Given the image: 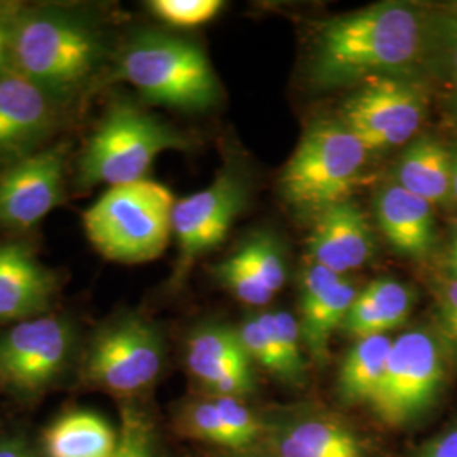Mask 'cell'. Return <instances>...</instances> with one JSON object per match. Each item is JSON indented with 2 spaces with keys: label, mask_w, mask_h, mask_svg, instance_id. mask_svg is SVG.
<instances>
[{
  "label": "cell",
  "mask_w": 457,
  "mask_h": 457,
  "mask_svg": "<svg viewBox=\"0 0 457 457\" xmlns=\"http://www.w3.org/2000/svg\"><path fill=\"white\" fill-rule=\"evenodd\" d=\"M436 12L381 2L320 24L309 62L313 90L358 87L375 77L417 79L430 71Z\"/></svg>",
  "instance_id": "obj_1"
},
{
  "label": "cell",
  "mask_w": 457,
  "mask_h": 457,
  "mask_svg": "<svg viewBox=\"0 0 457 457\" xmlns=\"http://www.w3.org/2000/svg\"><path fill=\"white\" fill-rule=\"evenodd\" d=\"M9 54L11 70L62 105L94 88L112 56L92 17L56 5L19 7Z\"/></svg>",
  "instance_id": "obj_2"
},
{
  "label": "cell",
  "mask_w": 457,
  "mask_h": 457,
  "mask_svg": "<svg viewBox=\"0 0 457 457\" xmlns=\"http://www.w3.org/2000/svg\"><path fill=\"white\" fill-rule=\"evenodd\" d=\"M457 361L434 324L413 327L393 339L383 381L368 407L390 430H410L441 407Z\"/></svg>",
  "instance_id": "obj_3"
},
{
  "label": "cell",
  "mask_w": 457,
  "mask_h": 457,
  "mask_svg": "<svg viewBox=\"0 0 457 457\" xmlns=\"http://www.w3.org/2000/svg\"><path fill=\"white\" fill-rule=\"evenodd\" d=\"M194 141L128 98H117L88 137L77 162L75 188L119 187L145 180L153 162L168 149L185 151Z\"/></svg>",
  "instance_id": "obj_4"
},
{
  "label": "cell",
  "mask_w": 457,
  "mask_h": 457,
  "mask_svg": "<svg viewBox=\"0 0 457 457\" xmlns=\"http://www.w3.org/2000/svg\"><path fill=\"white\" fill-rule=\"evenodd\" d=\"M112 77L170 109L202 112L220 100V85L204 49L177 36H134L117 54Z\"/></svg>",
  "instance_id": "obj_5"
},
{
  "label": "cell",
  "mask_w": 457,
  "mask_h": 457,
  "mask_svg": "<svg viewBox=\"0 0 457 457\" xmlns=\"http://www.w3.org/2000/svg\"><path fill=\"white\" fill-rule=\"evenodd\" d=\"M171 192L153 180L111 187L83 213L88 241L115 262H146L163 254L175 207Z\"/></svg>",
  "instance_id": "obj_6"
},
{
  "label": "cell",
  "mask_w": 457,
  "mask_h": 457,
  "mask_svg": "<svg viewBox=\"0 0 457 457\" xmlns=\"http://www.w3.org/2000/svg\"><path fill=\"white\" fill-rule=\"evenodd\" d=\"M368 149L341 120H317L303 132L279 177L285 202L315 217L328 207L351 200L362 180Z\"/></svg>",
  "instance_id": "obj_7"
},
{
  "label": "cell",
  "mask_w": 457,
  "mask_h": 457,
  "mask_svg": "<svg viewBox=\"0 0 457 457\" xmlns=\"http://www.w3.org/2000/svg\"><path fill=\"white\" fill-rule=\"evenodd\" d=\"M162 328L139 313H124L100 327L83 354V381L131 398L149 390L164 366Z\"/></svg>",
  "instance_id": "obj_8"
},
{
  "label": "cell",
  "mask_w": 457,
  "mask_h": 457,
  "mask_svg": "<svg viewBox=\"0 0 457 457\" xmlns=\"http://www.w3.org/2000/svg\"><path fill=\"white\" fill-rule=\"evenodd\" d=\"M427 112L428 97L422 80L375 77L360 83L344 100L339 120L373 153L415 139Z\"/></svg>",
  "instance_id": "obj_9"
},
{
  "label": "cell",
  "mask_w": 457,
  "mask_h": 457,
  "mask_svg": "<svg viewBox=\"0 0 457 457\" xmlns=\"http://www.w3.org/2000/svg\"><path fill=\"white\" fill-rule=\"evenodd\" d=\"M260 447L273 457H386L368 432L317 403L262 411Z\"/></svg>",
  "instance_id": "obj_10"
},
{
  "label": "cell",
  "mask_w": 457,
  "mask_h": 457,
  "mask_svg": "<svg viewBox=\"0 0 457 457\" xmlns=\"http://www.w3.org/2000/svg\"><path fill=\"white\" fill-rule=\"evenodd\" d=\"M75 347V328L65 315L45 313L0 336V385L22 395L45 390L63 370Z\"/></svg>",
  "instance_id": "obj_11"
},
{
  "label": "cell",
  "mask_w": 457,
  "mask_h": 457,
  "mask_svg": "<svg viewBox=\"0 0 457 457\" xmlns=\"http://www.w3.org/2000/svg\"><path fill=\"white\" fill-rule=\"evenodd\" d=\"M245 190L234 171L220 173L211 187L175 202L171 228L179 243V260L171 277L177 288L200 256L220 245L243 211Z\"/></svg>",
  "instance_id": "obj_12"
},
{
  "label": "cell",
  "mask_w": 457,
  "mask_h": 457,
  "mask_svg": "<svg viewBox=\"0 0 457 457\" xmlns=\"http://www.w3.org/2000/svg\"><path fill=\"white\" fill-rule=\"evenodd\" d=\"M68 149L41 147L0 171V228L26 232L63 200Z\"/></svg>",
  "instance_id": "obj_13"
},
{
  "label": "cell",
  "mask_w": 457,
  "mask_h": 457,
  "mask_svg": "<svg viewBox=\"0 0 457 457\" xmlns=\"http://www.w3.org/2000/svg\"><path fill=\"white\" fill-rule=\"evenodd\" d=\"M63 105L14 70H0V163L22 160L60 126Z\"/></svg>",
  "instance_id": "obj_14"
},
{
  "label": "cell",
  "mask_w": 457,
  "mask_h": 457,
  "mask_svg": "<svg viewBox=\"0 0 457 457\" xmlns=\"http://www.w3.org/2000/svg\"><path fill=\"white\" fill-rule=\"evenodd\" d=\"M185 364L204 395L247 398L256 392L254 362L236 327L204 324L185 344Z\"/></svg>",
  "instance_id": "obj_15"
},
{
  "label": "cell",
  "mask_w": 457,
  "mask_h": 457,
  "mask_svg": "<svg viewBox=\"0 0 457 457\" xmlns=\"http://www.w3.org/2000/svg\"><path fill=\"white\" fill-rule=\"evenodd\" d=\"M177 432L192 441L241 453L262 444V413L245 398L200 395L181 402L175 411Z\"/></svg>",
  "instance_id": "obj_16"
},
{
  "label": "cell",
  "mask_w": 457,
  "mask_h": 457,
  "mask_svg": "<svg viewBox=\"0 0 457 457\" xmlns=\"http://www.w3.org/2000/svg\"><path fill=\"white\" fill-rule=\"evenodd\" d=\"M358 287L313 264L305 270L300 281V334L303 349L315 366H324L328 360V345L336 330H341L347 312L358 296Z\"/></svg>",
  "instance_id": "obj_17"
},
{
  "label": "cell",
  "mask_w": 457,
  "mask_h": 457,
  "mask_svg": "<svg viewBox=\"0 0 457 457\" xmlns=\"http://www.w3.org/2000/svg\"><path fill=\"white\" fill-rule=\"evenodd\" d=\"M60 277L24 241L0 243V324L24 322L51 312Z\"/></svg>",
  "instance_id": "obj_18"
},
{
  "label": "cell",
  "mask_w": 457,
  "mask_h": 457,
  "mask_svg": "<svg viewBox=\"0 0 457 457\" xmlns=\"http://www.w3.org/2000/svg\"><path fill=\"white\" fill-rule=\"evenodd\" d=\"M375 251L373 228L353 200L336 204L313 217L307 239V253L313 264L344 277L364 266Z\"/></svg>",
  "instance_id": "obj_19"
},
{
  "label": "cell",
  "mask_w": 457,
  "mask_h": 457,
  "mask_svg": "<svg viewBox=\"0 0 457 457\" xmlns=\"http://www.w3.org/2000/svg\"><path fill=\"white\" fill-rule=\"evenodd\" d=\"M375 215L378 228L396 254L417 262L430 260L439 243L434 205L392 183L376 194Z\"/></svg>",
  "instance_id": "obj_20"
},
{
  "label": "cell",
  "mask_w": 457,
  "mask_h": 457,
  "mask_svg": "<svg viewBox=\"0 0 457 457\" xmlns=\"http://www.w3.org/2000/svg\"><path fill=\"white\" fill-rule=\"evenodd\" d=\"M436 209H456L453 195V147L432 134L411 139L395 166V181Z\"/></svg>",
  "instance_id": "obj_21"
},
{
  "label": "cell",
  "mask_w": 457,
  "mask_h": 457,
  "mask_svg": "<svg viewBox=\"0 0 457 457\" xmlns=\"http://www.w3.org/2000/svg\"><path fill=\"white\" fill-rule=\"evenodd\" d=\"M415 305L417 292L413 287L396 278H378L360 290L341 330L354 341L390 336V332L407 324Z\"/></svg>",
  "instance_id": "obj_22"
},
{
  "label": "cell",
  "mask_w": 457,
  "mask_h": 457,
  "mask_svg": "<svg viewBox=\"0 0 457 457\" xmlns=\"http://www.w3.org/2000/svg\"><path fill=\"white\" fill-rule=\"evenodd\" d=\"M392 336L356 339L341 361L336 398L344 409L370 407L383 381L392 351Z\"/></svg>",
  "instance_id": "obj_23"
},
{
  "label": "cell",
  "mask_w": 457,
  "mask_h": 457,
  "mask_svg": "<svg viewBox=\"0 0 457 457\" xmlns=\"http://www.w3.org/2000/svg\"><path fill=\"white\" fill-rule=\"evenodd\" d=\"M119 432L94 411H68L43 436L46 457H112Z\"/></svg>",
  "instance_id": "obj_24"
},
{
  "label": "cell",
  "mask_w": 457,
  "mask_h": 457,
  "mask_svg": "<svg viewBox=\"0 0 457 457\" xmlns=\"http://www.w3.org/2000/svg\"><path fill=\"white\" fill-rule=\"evenodd\" d=\"M262 326L271 336L283 366V385L303 388L309 381V364L303 358V343L298 320L290 312L270 311L258 313Z\"/></svg>",
  "instance_id": "obj_25"
},
{
  "label": "cell",
  "mask_w": 457,
  "mask_h": 457,
  "mask_svg": "<svg viewBox=\"0 0 457 457\" xmlns=\"http://www.w3.org/2000/svg\"><path fill=\"white\" fill-rule=\"evenodd\" d=\"M234 256L262 281V285L277 295L287 281V262L281 247L273 236L256 234L245 241Z\"/></svg>",
  "instance_id": "obj_26"
},
{
  "label": "cell",
  "mask_w": 457,
  "mask_h": 457,
  "mask_svg": "<svg viewBox=\"0 0 457 457\" xmlns=\"http://www.w3.org/2000/svg\"><path fill=\"white\" fill-rule=\"evenodd\" d=\"M117 432L119 441L112 457H160L156 427L145 410L124 405Z\"/></svg>",
  "instance_id": "obj_27"
},
{
  "label": "cell",
  "mask_w": 457,
  "mask_h": 457,
  "mask_svg": "<svg viewBox=\"0 0 457 457\" xmlns=\"http://www.w3.org/2000/svg\"><path fill=\"white\" fill-rule=\"evenodd\" d=\"M430 71L457 90V7L436 12Z\"/></svg>",
  "instance_id": "obj_28"
},
{
  "label": "cell",
  "mask_w": 457,
  "mask_h": 457,
  "mask_svg": "<svg viewBox=\"0 0 457 457\" xmlns=\"http://www.w3.org/2000/svg\"><path fill=\"white\" fill-rule=\"evenodd\" d=\"M213 278L245 305L262 307L275 296L234 254L213 268Z\"/></svg>",
  "instance_id": "obj_29"
},
{
  "label": "cell",
  "mask_w": 457,
  "mask_h": 457,
  "mask_svg": "<svg viewBox=\"0 0 457 457\" xmlns=\"http://www.w3.org/2000/svg\"><path fill=\"white\" fill-rule=\"evenodd\" d=\"M224 7L220 0H153L149 9L170 26L196 28L211 22Z\"/></svg>",
  "instance_id": "obj_30"
},
{
  "label": "cell",
  "mask_w": 457,
  "mask_h": 457,
  "mask_svg": "<svg viewBox=\"0 0 457 457\" xmlns=\"http://www.w3.org/2000/svg\"><path fill=\"white\" fill-rule=\"evenodd\" d=\"M236 328L251 361L262 366V370H266L270 375L283 381V366L278 356L277 347L271 341L270 332L266 330V327L262 326L258 313L245 317L243 322Z\"/></svg>",
  "instance_id": "obj_31"
},
{
  "label": "cell",
  "mask_w": 457,
  "mask_h": 457,
  "mask_svg": "<svg viewBox=\"0 0 457 457\" xmlns=\"http://www.w3.org/2000/svg\"><path fill=\"white\" fill-rule=\"evenodd\" d=\"M434 294V327L442 339L449 345L457 361V279L456 278H436L432 283Z\"/></svg>",
  "instance_id": "obj_32"
},
{
  "label": "cell",
  "mask_w": 457,
  "mask_h": 457,
  "mask_svg": "<svg viewBox=\"0 0 457 457\" xmlns=\"http://www.w3.org/2000/svg\"><path fill=\"white\" fill-rule=\"evenodd\" d=\"M407 457H457V415L413 447Z\"/></svg>",
  "instance_id": "obj_33"
},
{
  "label": "cell",
  "mask_w": 457,
  "mask_h": 457,
  "mask_svg": "<svg viewBox=\"0 0 457 457\" xmlns=\"http://www.w3.org/2000/svg\"><path fill=\"white\" fill-rule=\"evenodd\" d=\"M19 5L16 4H0V70L11 68V33Z\"/></svg>",
  "instance_id": "obj_34"
},
{
  "label": "cell",
  "mask_w": 457,
  "mask_h": 457,
  "mask_svg": "<svg viewBox=\"0 0 457 457\" xmlns=\"http://www.w3.org/2000/svg\"><path fill=\"white\" fill-rule=\"evenodd\" d=\"M442 275L457 279V220L453 228V232H451L445 253H444V273Z\"/></svg>",
  "instance_id": "obj_35"
},
{
  "label": "cell",
  "mask_w": 457,
  "mask_h": 457,
  "mask_svg": "<svg viewBox=\"0 0 457 457\" xmlns=\"http://www.w3.org/2000/svg\"><path fill=\"white\" fill-rule=\"evenodd\" d=\"M0 457H36L33 449L21 439L0 442Z\"/></svg>",
  "instance_id": "obj_36"
},
{
  "label": "cell",
  "mask_w": 457,
  "mask_h": 457,
  "mask_svg": "<svg viewBox=\"0 0 457 457\" xmlns=\"http://www.w3.org/2000/svg\"><path fill=\"white\" fill-rule=\"evenodd\" d=\"M226 457H273L270 456L262 447H254V449H247V451H241V453H228Z\"/></svg>",
  "instance_id": "obj_37"
},
{
  "label": "cell",
  "mask_w": 457,
  "mask_h": 457,
  "mask_svg": "<svg viewBox=\"0 0 457 457\" xmlns=\"http://www.w3.org/2000/svg\"><path fill=\"white\" fill-rule=\"evenodd\" d=\"M453 195L457 207V146L453 147Z\"/></svg>",
  "instance_id": "obj_38"
},
{
  "label": "cell",
  "mask_w": 457,
  "mask_h": 457,
  "mask_svg": "<svg viewBox=\"0 0 457 457\" xmlns=\"http://www.w3.org/2000/svg\"><path fill=\"white\" fill-rule=\"evenodd\" d=\"M447 102H449V115H451V119H453V122L457 128V90H453V94H451Z\"/></svg>",
  "instance_id": "obj_39"
}]
</instances>
